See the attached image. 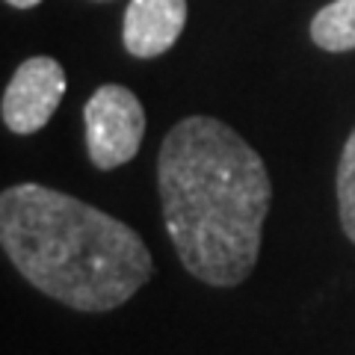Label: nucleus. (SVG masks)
<instances>
[{
  "label": "nucleus",
  "instance_id": "1",
  "mask_svg": "<svg viewBox=\"0 0 355 355\" xmlns=\"http://www.w3.org/2000/svg\"><path fill=\"white\" fill-rule=\"evenodd\" d=\"M157 187L166 231L187 272L214 287L246 282L272 202L261 154L219 119H181L160 146Z\"/></svg>",
  "mask_w": 355,
  "mask_h": 355
},
{
  "label": "nucleus",
  "instance_id": "2",
  "mask_svg": "<svg viewBox=\"0 0 355 355\" xmlns=\"http://www.w3.org/2000/svg\"><path fill=\"white\" fill-rule=\"evenodd\" d=\"M0 243L36 291L86 314L119 308L154 275L146 240L130 225L42 184L3 190Z\"/></svg>",
  "mask_w": 355,
  "mask_h": 355
},
{
  "label": "nucleus",
  "instance_id": "3",
  "mask_svg": "<svg viewBox=\"0 0 355 355\" xmlns=\"http://www.w3.org/2000/svg\"><path fill=\"white\" fill-rule=\"evenodd\" d=\"M86 148L95 169L110 172L130 163L146 137V110L128 86L107 83L83 107Z\"/></svg>",
  "mask_w": 355,
  "mask_h": 355
},
{
  "label": "nucleus",
  "instance_id": "4",
  "mask_svg": "<svg viewBox=\"0 0 355 355\" xmlns=\"http://www.w3.org/2000/svg\"><path fill=\"white\" fill-rule=\"evenodd\" d=\"M65 92V71L53 57H30L18 65L3 92V125L12 133H36L57 113Z\"/></svg>",
  "mask_w": 355,
  "mask_h": 355
},
{
  "label": "nucleus",
  "instance_id": "5",
  "mask_svg": "<svg viewBox=\"0 0 355 355\" xmlns=\"http://www.w3.org/2000/svg\"><path fill=\"white\" fill-rule=\"evenodd\" d=\"M187 24V0H130L121 42L139 60L160 57L178 42Z\"/></svg>",
  "mask_w": 355,
  "mask_h": 355
},
{
  "label": "nucleus",
  "instance_id": "6",
  "mask_svg": "<svg viewBox=\"0 0 355 355\" xmlns=\"http://www.w3.org/2000/svg\"><path fill=\"white\" fill-rule=\"evenodd\" d=\"M311 39L329 53L355 51V0H331L311 21Z\"/></svg>",
  "mask_w": 355,
  "mask_h": 355
},
{
  "label": "nucleus",
  "instance_id": "7",
  "mask_svg": "<svg viewBox=\"0 0 355 355\" xmlns=\"http://www.w3.org/2000/svg\"><path fill=\"white\" fill-rule=\"evenodd\" d=\"M338 210L343 234L355 243V130L349 133L338 163Z\"/></svg>",
  "mask_w": 355,
  "mask_h": 355
},
{
  "label": "nucleus",
  "instance_id": "8",
  "mask_svg": "<svg viewBox=\"0 0 355 355\" xmlns=\"http://www.w3.org/2000/svg\"><path fill=\"white\" fill-rule=\"evenodd\" d=\"M9 6H15V9H33V6H39L42 0H6Z\"/></svg>",
  "mask_w": 355,
  "mask_h": 355
}]
</instances>
